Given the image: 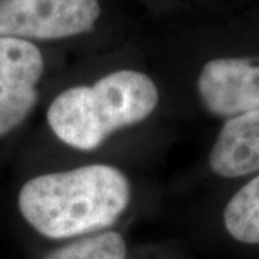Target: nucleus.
Here are the masks:
<instances>
[{
  "mask_svg": "<svg viewBox=\"0 0 259 259\" xmlns=\"http://www.w3.org/2000/svg\"><path fill=\"white\" fill-rule=\"evenodd\" d=\"M45 58L36 44L0 36V140L13 136L39 101Z\"/></svg>",
  "mask_w": 259,
  "mask_h": 259,
  "instance_id": "4",
  "label": "nucleus"
},
{
  "mask_svg": "<svg viewBox=\"0 0 259 259\" xmlns=\"http://www.w3.org/2000/svg\"><path fill=\"white\" fill-rule=\"evenodd\" d=\"M197 95L209 114L231 118L259 110L258 58H216L197 76Z\"/></svg>",
  "mask_w": 259,
  "mask_h": 259,
  "instance_id": "5",
  "label": "nucleus"
},
{
  "mask_svg": "<svg viewBox=\"0 0 259 259\" xmlns=\"http://www.w3.org/2000/svg\"><path fill=\"white\" fill-rule=\"evenodd\" d=\"M160 100V90L150 75L115 69L93 83L72 85L56 94L47 107L45 121L64 146L95 151L115 133L147 121Z\"/></svg>",
  "mask_w": 259,
  "mask_h": 259,
  "instance_id": "2",
  "label": "nucleus"
},
{
  "mask_svg": "<svg viewBox=\"0 0 259 259\" xmlns=\"http://www.w3.org/2000/svg\"><path fill=\"white\" fill-rule=\"evenodd\" d=\"M133 183L124 170L90 163L28 179L16 197L18 212L40 236L65 241L108 231L128 210Z\"/></svg>",
  "mask_w": 259,
  "mask_h": 259,
  "instance_id": "1",
  "label": "nucleus"
},
{
  "mask_svg": "<svg viewBox=\"0 0 259 259\" xmlns=\"http://www.w3.org/2000/svg\"><path fill=\"white\" fill-rule=\"evenodd\" d=\"M100 0H0V36L56 40L93 32Z\"/></svg>",
  "mask_w": 259,
  "mask_h": 259,
  "instance_id": "3",
  "label": "nucleus"
},
{
  "mask_svg": "<svg viewBox=\"0 0 259 259\" xmlns=\"http://www.w3.org/2000/svg\"><path fill=\"white\" fill-rule=\"evenodd\" d=\"M223 225L233 239L259 243V175L232 196L223 210Z\"/></svg>",
  "mask_w": 259,
  "mask_h": 259,
  "instance_id": "7",
  "label": "nucleus"
},
{
  "mask_svg": "<svg viewBox=\"0 0 259 259\" xmlns=\"http://www.w3.org/2000/svg\"><path fill=\"white\" fill-rule=\"evenodd\" d=\"M209 167L225 179L259 173V110L225 120L209 153Z\"/></svg>",
  "mask_w": 259,
  "mask_h": 259,
  "instance_id": "6",
  "label": "nucleus"
},
{
  "mask_svg": "<svg viewBox=\"0 0 259 259\" xmlns=\"http://www.w3.org/2000/svg\"><path fill=\"white\" fill-rule=\"evenodd\" d=\"M42 259H127V242L117 231H102L75 238Z\"/></svg>",
  "mask_w": 259,
  "mask_h": 259,
  "instance_id": "8",
  "label": "nucleus"
}]
</instances>
